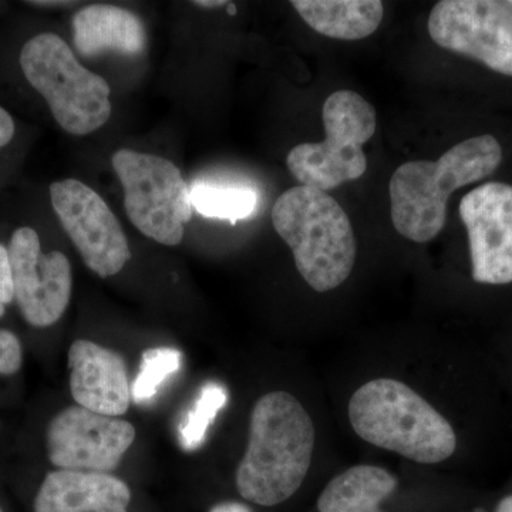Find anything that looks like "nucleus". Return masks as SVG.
Masks as SVG:
<instances>
[{"mask_svg":"<svg viewBox=\"0 0 512 512\" xmlns=\"http://www.w3.org/2000/svg\"><path fill=\"white\" fill-rule=\"evenodd\" d=\"M292 6L315 32L338 40L373 35L384 16L380 0H293Z\"/></svg>","mask_w":512,"mask_h":512,"instance_id":"obj_16","label":"nucleus"},{"mask_svg":"<svg viewBox=\"0 0 512 512\" xmlns=\"http://www.w3.org/2000/svg\"><path fill=\"white\" fill-rule=\"evenodd\" d=\"M13 288L23 318L36 328L55 325L69 306L72 266L59 251L43 254L35 229L19 228L9 244Z\"/></svg>","mask_w":512,"mask_h":512,"instance_id":"obj_11","label":"nucleus"},{"mask_svg":"<svg viewBox=\"0 0 512 512\" xmlns=\"http://www.w3.org/2000/svg\"><path fill=\"white\" fill-rule=\"evenodd\" d=\"M503 161L497 138L484 134L461 141L437 161H409L390 178V214L402 237L424 244L446 225L450 195L494 173Z\"/></svg>","mask_w":512,"mask_h":512,"instance_id":"obj_2","label":"nucleus"},{"mask_svg":"<svg viewBox=\"0 0 512 512\" xmlns=\"http://www.w3.org/2000/svg\"><path fill=\"white\" fill-rule=\"evenodd\" d=\"M195 6H200V8H221V6L228 5L227 2H218V0H201V2H194Z\"/></svg>","mask_w":512,"mask_h":512,"instance_id":"obj_25","label":"nucleus"},{"mask_svg":"<svg viewBox=\"0 0 512 512\" xmlns=\"http://www.w3.org/2000/svg\"><path fill=\"white\" fill-rule=\"evenodd\" d=\"M73 40L84 57L104 52L137 56L146 50L147 33L143 22L130 10L111 5H92L73 18Z\"/></svg>","mask_w":512,"mask_h":512,"instance_id":"obj_15","label":"nucleus"},{"mask_svg":"<svg viewBox=\"0 0 512 512\" xmlns=\"http://www.w3.org/2000/svg\"><path fill=\"white\" fill-rule=\"evenodd\" d=\"M183 365V355L173 348L146 350L141 356L140 372L131 384V400L137 404L150 403L168 377Z\"/></svg>","mask_w":512,"mask_h":512,"instance_id":"obj_20","label":"nucleus"},{"mask_svg":"<svg viewBox=\"0 0 512 512\" xmlns=\"http://www.w3.org/2000/svg\"><path fill=\"white\" fill-rule=\"evenodd\" d=\"M22 345L16 335L0 329V375H15L22 366Z\"/></svg>","mask_w":512,"mask_h":512,"instance_id":"obj_21","label":"nucleus"},{"mask_svg":"<svg viewBox=\"0 0 512 512\" xmlns=\"http://www.w3.org/2000/svg\"><path fill=\"white\" fill-rule=\"evenodd\" d=\"M70 390L77 406L103 416L119 417L131 403V384L123 357L90 340L69 349Z\"/></svg>","mask_w":512,"mask_h":512,"instance_id":"obj_13","label":"nucleus"},{"mask_svg":"<svg viewBox=\"0 0 512 512\" xmlns=\"http://www.w3.org/2000/svg\"><path fill=\"white\" fill-rule=\"evenodd\" d=\"M0 512H2V511H0Z\"/></svg>","mask_w":512,"mask_h":512,"instance_id":"obj_29","label":"nucleus"},{"mask_svg":"<svg viewBox=\"0 0 512 512\" xmlns=\"http://www.w3.org/2000/svg\"><path fill=\"white\" fill-rule=\"evenodd\" d=\"M272 224L292 249L299 274L316 292L332 291L352 274L355 232L328 192L305 185L285 191L272 208Z\"/></svg>","mask_w":512,"mask_h":512,"instance_id":"obj_4","label":"nucleus"},{"mask_svg":"<svg viewBox=\"0 0 512 512\" xmlns=\"http://www.w3.org/2000/svg\"><path fill=\"white\" fill-rule=\"evenodd\" d=\"M15 299L12 268H10L9 251L0 244V318L5 313V306Z\"/></svg>","mask_w":512,"mask_h":512,"instance_id":"obj_22","label":"nucleus"},{"mask_svg":"<svg viewBox=\"0 0 512 512\" xmlns=\"http://www.w3.org/2000/svg\"><path fill=\"white\" fill-rule=\"evenodd\" d=\"M460 217L470 242L473 279L478 284L512 282V185L488 183L468 192Z\"/></svg>","mask_w":512,"mask_h":512,"instance_id":"obj_12","label":"nucleus"},{"mask_svg":"<svg viewBox=\"0 0 512 512\" xmlns=\"http://www.w3.org/2000/svg\"><path fill=\"white\" fill-rule=\"evenodd\" d=\"M136 440L133 424L116 417L67 407L50 421L47 451L59 470L109 473Z\"/></svg>","mask_w":512,"mask_h":512,"instance_id":"obj_10","label":"nucleus"},{"mask_svg":"<svg viewBox=\"0 0 512 512\" xmlns=\"http://www.w3.org/2000/svg\"><path fill=\"white\" fill-rule=\"evenodd\" d=\"M191 204L204 217L228 220L235 225L254 214L258 207V194L244 185L201 181L191 187Z\"/></svg>","mask_w":512,"mask_h":512,"instance_id":"obj_18","label":"nucleus"},{"mask_svg":"<svg viewBox=\"0 0 512 512\" xmlns=\"http://www.w3.org/2000/svg\"><path fill=\"white\" fill-rule=\"evenodd\" d=\"M349 420L360 439L416 463H441L456 451V433L446 417L399 380L359 387L350 399Z\"/></svg>","mask_w":512,"mask_h":512,"instance_id":"obj_3","label":"nucleus"},{"mask_svg":"<svg viewBox=\"0 0 512 512\" xmlns=\"http://www.w3.org/2000/svg\"><path fill=\"white\" fill-rule=\"evenodd\" d=\"M111 164L123 185L124 210L131 224L165 247L181 244L194 208L191 188L177 165L127 148L116 151Z\"/></svg>","mask_w":512,"mask_h":512,"instance_id":"obj_7","label":"nucleus"},{"mask_svg":"<svg viewBox=\"0 0 512 512\" xmlns=\"http://www.w3.org/2000/svg\"><path fill=\"white\" fill-rule=\"evenodd\" d=\"M315 436L311 416L296 397L262 396L252 410L247 451L237 470L239 494L264 507L291 498L311 467Z\"/></svg>","mask_w":512,"mask_h":512,"instance_id":"obj_1","label":"nucleus"},{"mask_svg":"<svg viewBox=\"0 0 512 512\" xmlns=\"http://www.w3.org/2000/svg\"><path fill=\"white\" fill-rule=\"evenodd\" d=\"M229 13H231V15H234V13H235L234 5H229Z\"/></svg>","mask_w":512,"mask_h":512,"instance_id":"obj_28","label":"nucleus"},{"mask_svg":"<svg viewBox=\"0 0 512 512\" xmlns=\"http://www.w3.org/2000/svg\"><path fill=\"white\" fill-rule=\"evenodd\" d=\"M429 33L443 49L512 77V0H441Z\"/></svg>","mask_w":512,"mask_h":512,"instance_id":"obj_8","label":"nucleus"},{"mask_svg":"<svg viewBox=\"0 0 512 512\" xmlns=\"http://www.w3.org/2000/svg\"><path fill=\"white\" fill-rule=\"evenodd\" d=\"M397 480L382 467L355 466L333 478L318 500L319 512H382L379 505Z\"/></svg>","mask_w":512,"mask_h":512,"instance_id":"obj_17","label":"nucleus"},{"mask_svg":"<svg viewBox=\"0 0 512 512\" xmlns=\"http://www.w3.org/2000/svg\"><path fill=\"white\" fill-rule=\"evenodd\" d=\"M322 120L325 140L293 147L286 165L299 183L326 192L365 175L363 146L375 136L376 110L359 93L339 90L323 104Z\"/></svg>","mask_w":512,"mask_h":512,"instance_id":"obj_6","label":"nucleus"},{"mask_svg":"<svg viewBox=\"0 0 512 512\" xmlns=\"http://www.w3.org/2000/svg\"><path fill=\"white\" fill-rule=\"evenodd\" d=\"M50 198L87 268L101 278L119 274L130 261L131 251L126 234L106 201L74 178L52 184Z\"/></svg>","mask_w":512,"mask_h":512,"instance_id":"obj_9","label":"nucleus"},{"mask_svg":"<svg viewBox=\"0 0 512 512\" xmlns=\"http://www.w3.org/2000/svg\"><path fill=\"white\" fill-rule=\"evenodd\" d=\"M227 403L228 390L224 384L208 382L202 386L178 429L180 444L185 451L198 450L204 444L208 430Z\"/></svg>","mask_w":512,"mask_h":512,"instance_id":"obj_19","label":"nucleus"},{"mask_svg":"<svg viewBox=\"0 0 512 512\" xmlns=\"http://www.w3.org/2000/svg\"><path fill=\"white\" fill-rule=\"evenodd\" d=\"M495 512H512V495L503 498L497 505Z\"/></svg>","mask_w":512,"mask_h":512,"instance_id":"obj_26","label":"nucleus"},{"mask_svg":"<svg viewBox=\"0 0 512 512\" xmlns=\"http://www.w3.org/2000/svg\"><path fill=\"white\" fill-rule=\"evenodd\" d=\"M15 136V123L8 111L0 107V147L8 146Z\"/></svg>","mask_w":512,"mask_h":512,"instance_id":"obj_23","label":"nucleus"},{"mask_svg":"<svg viewBox=\"0 0 512 512\" xmlns=\"http://www.w3.org/2000/svg\"><path fill=\"white\" fill-rule=\"evenodd\" d=\"M20 67L30 86L49 104L64 131L87 136L111 116L109 83L83 67L55 33H40L23 46Z\"/></svg>","mask_w":512,"mask_h":512,"instance_id":"obj_5","label":"nucleus"},{"mask_svg":"<svg viewBox=\"0 0 512 512\" xmlns=\"http://www.w3.org/2000/svg\"><path fill=\"white\" fill-rule=\"evenodd\" d=\"M210 512H252L247 505L241 503H222L215 505Z\"/></svg>","mask_w":512,"mask_h":512,"instance_id":"obj_24","label":"nucleus"},{"mask_svg":"<svg viewBox=\"0 0 512 512\" xmlns=\"http://www.w3.org/2000/svg\"><path fill=\"white\" fill-rule=\"evenodd\" d=\"M131 493L120 478L94 471L56 470L36 495L35 512H127Z\"/></svg>","mask_w":512,"mask_h":512,"instance_id":"obj_14","label":"nucleus"},{"mask_svg":"<svg viewBox=\"0 0 512 512\" xmlns=\"http://www.w3.org/2000/svg\"><path fill=\"white\" fill-rule=\"evenodd\" d=\"M30 5H35V6H60V5H72V2H45V0H43V2H29Z\"/></svg>","mask_w":512,"mask_h":512,"instance_id":"obj_27","label":"nucleus"}]
</instances>
